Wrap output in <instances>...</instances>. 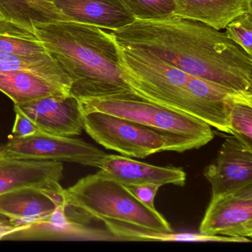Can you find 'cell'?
<instances>
[{"instance_id":"4316f807","label":"cell","mask_w":252,"mask_h":252,"mask_svg":"<svg viewBox=\"0 0 252 252\" xmlns=\"http://www.w3.org/2000/svg\"><path fill=\"white\" fill-rule=\"evenodd\" d=\"M47 1H49V2H52L53 0H47Z\"/></svg>"},{"instance_id":"d4e9b609","label":"cell","mask_w":252,"mask_h":252,"mask_svg":"<svg viewBox=\"0 0 252 252\" xmlns=\"http://www.w3.org/2000/svg\"><path fill=\"white\" fill-rule=\"evenodd\" d=\"M125 186L143 204L151 209H156L154 206L155 197L160 187V186L153 184Z\"/></svg>"},{"instance_id":"8fae6325","label":"cell","mask_w":252,"mask_h":252,"mask_svg":"<svg viewBox=\"0 0 252 252\" xmlns=\"http://www.w3.org/2000/svg\"><path fill=\"white\" fill-rule=\"evenodd\" d=\"M2 240H116L108 230L92 228L70 213L67 203L58 206L46 220L16 227Z\"/></svg>"},{"instance_id":"2e32d148","label":"cell","mask_w":252,"mask_h":252,"mask_svg":"<svg viewBox=\"0 0 252 252\" xmlns=\"http://www.w3.org/2000/svg\"><path fill=\"white\" fill-rule=\"evenodd\" d=\"M174 15L206 23L222 31L233 20L252 12V0H173Z\"/></svg>"},{"instance_id":"8992f818","label":"cell","mask_w":252,"mask_h":252,"mask_svg":"<svg viewBox=\"0 0 252 252\" xmlns=\"http://www.w3.org/2000/svg\"><path fill=\"white\" fill-rule=\"evenodd\" d=\"M79 100L82 114L101 112L189 138L200 147L213 140L210 125L144 99L135 93Z\"/></svg>"},{"instance_id":"7402d4cb","label":"cell","mask_w":252,"mask_h":252,"mask_svg":"<svg viewBox=\"0 0 252 252\" xmlns=\"http://www.w3.org/2000/svg\"><path fill=\"white\" fill-rule=\"evenodd\" d=\"M228 128L231 135L252 147V98H240L231 104Z\"/></svg>"},{"instance_id":"cb8c5ba5","label":"cell","mask_w":252,"mask_h":252,"mask_svg":"<svg viewBox=\"0 0 252 252\" xmlns=\"http://www.w3.org/2000/svg\"><path fill=\"white\" fill-rule=\"evenodd\" d=\"M226 36L252 56V12H248L231 21L225 29Z\"/></svg>"},{"instance_id":"3957f363","label":"cell","mask_w":252,"mask_h":252,"mask_svg":"<svg viewBox=\"0 0 252 252\" xmlns=\"http://www.w3.org/2000/svg\"><path fill=\"white\" fill-rule=\"evenodd\" d=\"M48 54L71 81L77 99L133 93L119 67L118 45L102 29L72 20L34 26Z\"/></svg>"},{"instance_id":"d6986e66","label":"cell","mask_w":252,"mask_h":252,"mask_svg":"<svg viewBox=\"0 0 252 252\" xmlns=\"http://www.w3.org/2000/svg\"><path fill=\"white\" fill-rule=\"evenodd\" d=\"M107 229L113 234L116 240L125 241H160V242H192V243H251L248 238L224 237V236L206 235L191 233L158 232L142 228H135L130 225L106 221L104 222Z\"/></svg>"},{"instance_id":"7a4b0ae2","label":"cell","mask_w":252,"mask_h":252,"mask_svg":"<svg viewBox=\"0 0 252 252\" xmlns=\"http://www.w3.org/2000/svg\"><path fill=\"white\" fill-rule=\"evenodd\" d=\"M118 50L121 71L135 94L221 132L230 134L231 104L240 98H252L186 73L147 51L119 45Z\"/></svg>"},{"instance_id":"e0dca14e","label":"cell","mask_w":252,"mask_h":252,"mask_svg":"<svg viewBox=\"0 0 252 252\" xmlns=\"http://www.w3.org/2000/svg\"><path fill=\"white\" fill-rule=\"evenodd\" d=\"M0 91L14 104L41 97L70 95V88L67 85L28 71L0 73Z\"/></svg>"},{"instance_id":"5bb4252c","label":"cell","mask_w":252,"mask_h":252,"mask_svg":"<svg viewBox=\"0 0 252 252\" xmlns=\"http://www.w3.org/2000/svg\"><path fill=\"white\" fill-rule=\"evenodd\" d=\"M51 2L72 21L111 32L135 20L122 0H53Z\"/></svg>"},{"instance_id":"484cf974","label":"cell","mask_w":252,"mask_h":252,"mask_svg":"<svg viewBox=\"0 0 252 252\" xmlns=\"http://www.w3.org/2000/svg\"><path fill=\"white\" fill-rule=\"evenodd\" d=\"M16 119L12 129V135L17 138H26L37 133L39 128L32 119L20 112H15Z\"/></svg>"},{"instance_id":"9a60e30c","label":"cell","mask_w":252,"mask_h":252,"mask_svg":"<svg viewBox=\"0 0 252 252\" xmlns=\"http://www.w3.org/2000/svg\"><path fill=\"white\" fill-rule=\"evenodd\" d=\"M58 205L44 189H19L0 194V217L14 226L46 220Z\"/></svg>"},{"instance_id":"603a6c76","label":"cell","mask_w":252,"mask_h":252,"mask_svg":"<svg viewBox=\"0 0 252 252\" xmlns=\"http://www.w3.org/2000/svg\"><path fill=\"white\" fill-rule=\"evenodd\" d=\"M135 20H157L174 15L173 0H122Z\"/></svg>"},{"instance_id":"ba28073f","label":"cell","mask_w":252,"mask_h":252,"mask_svg":"<svg viewBox=\"0 0 252 252\" xmlns=\"http://www.w3.org/2000/svg\"><path fill=\"white\" fill-rule=\"evenodd\" d=\"M200 233L252 238V185L212 198L200 223Z\"/></svg>"},{"instance_id":"6da1fadb","label":"cell","mask_w":252,"mask_h":252,"mask_svg":"<svg viewBox=\"0 0 252 252\" xmlns=\"http://www.w3.org/2000/svg\"><path fill=\"white\" fill-rule=\"evenodd\" d=\"M110 33L123 48L147 51L186 73L252 95V56L225 32L172 15L161 20H135Z\"/></svg>"},{"instance_id":"44dd1931","label":"cell","mask_w":252,"mask_h":252,"mask_svg":"<svg viewBox=\"0 0 252 252\" xmlns=\"http://www.w3.org/2000/svg\"><path fill=\"white\" fill-rule=\"evenodd\" d=\"M0 53L33 55L48 52L36 32L0 20Z\"/></svg>"},{"instance_id":"52a82bcc","label":"cell","mask_w":252,"mask_h":252,"mask_svg":"<svg viewBox=\"0 0 252 252\" xmlns=\"http://www.w3.org/2000/svg\"><path fill=\"white\" fill-rule=\"evenodd\" d=\"M104 152L82 140L38 132L26 137L11 136L0 147V156L10 158L53 160L99 168Z\"/></svg>"},{"instance_id":"5b68a950","label":"cell","mask_w":252,"mask_h":252,"mask_svg":"<svg viewBox=\"0 0 252 252\" xmlns=\"http://www.w3.org/2000/svg\"><path fill=\"white\" fill-rule=\"evenodd\" d=\"M83 129L100 145L129 157L200 148L189 138L101 112L83 114Z\"/></svg>"},{"instance_id":"7c38bea8","label":"cell","mask_w":252,"mask_h":252,"mask_svg":"<svg viewBox=\"0 0 252 252\" xmlns=\"http://www.w3.org/2000/svg\"><path fill=\"white\" fill-rule=\"evenodd\" d=\"M62 162L0 156V194L19 189L52 188L60 185Z\"/></svg>"},{"instance_id":"9c48e42d","label":"cell","mask_w":252,"mask_h":252,"mask_svg":"<svg viewBox=\"0 0 252 252\" xmlns=\"http://www.w3.org/2000/svg\"><path fill=\"white\" fill-rule=\"evenodd\" d=\"M14 109L32 119L43 133L72 137L80 135L83 129L79 100L71 95L41 97L14 104Z\"/></svg>"},{"instance_id":"30bf717a","label":"cell","mask_w":252,"mask_h":252,"mask_svg":"<svg viewBox=\"0 0 252 252\" xmlns=\"http://www.w3.org/2000/svg\"><path fill=\"white\" fill-rule=\"evenodd\" d=\"M203 175L212 186V198L252 185V147L234 135L226 137Z\"/></svg>"},{"instance_id":"ac0fdd59","label":"cell","mask_w":252,"mask_h":252,"mask_svg":"<svg viewBox=\"0 0 252 252\" xmlns=\"http://www.w3.org/2000/svg\"><path fill=\"white\" fill-rule=\"evenodd\" d=\"M0 20L35 32L36 25L70 19L47 0H0Z\"/></svg>"},{"instance_id":"4fadbf2b","label":"cell","mask_w":252,"mask_h":252,"mask_svg":"<svg viewBox=\"0 0 252 252\" xmlns=\"http://www.w3.org/2000/svg\"><path fill=\"white\" fill-rule=\"evenodd\" d=\"M99 169L124 185L153 184L162 187L173 184L183 187L187 179V174L180 168L154 166L116 155L107 154Z\"/></svg>"},{"instance_id":"ffe728a7","label":"cell","mask_w":252,"mask_h":252,"mask_svg":"<svg viewBox=\"0 0 252 252\" xmlns=\"http://www.w3.org/2000/svg\"><path fill=\"white\" fill-rule=\"evenodd\" d=\"M28 71L58 81L70 88L67 73L48 53L33 55L0 53V73Z\"/></svg>"},{"instance_id":"277c9868","label":"cell","mask_w":252,"mask_h":252,"mask_svg":"<svg viewBox=\"0 0 252 252\" xmlns=\"http://www.w3.org/2000/svg\"><path fill=\"white\" fill-rule=\"evenodd\" d=\"M64 191L67 202L86 211L94 219L172 232L161 214L143 204L123 184L101 169L82 178Z\"/></svg>"}]
</instances>
